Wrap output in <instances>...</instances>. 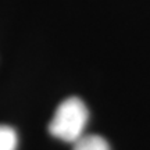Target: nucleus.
<instances>
[{"mask_svg": "<svg viewBox=\"0 0 150 150\" xmlns=\"http://www.w3.org/2000/svg\"><path fill=\"white\" fill-rule=\"evenodd\" d=\"M88 118L89 112L85 103L78 97H68L57 107L49 124V132L60 140L74 143L83 136Z\"/></svg>", "mask_w": 150, "mask_h": 150, "instance_id": "nucleus-1", "label": "nucleus"}, {"mask_svg": "<svg viewBox=\"0 0 150 150\" xmlns=\"http://www.w3.org/2000/svg\"><path fill=\"white\" fill-rule=\"evenodd\" d=\"M17 143L18 139L16 131L11 127L0 125V150H16Z\"/></svg>", "mask_w": 150, "mask_h": 150, "instance_id": "nucleus-3", "label": "nucleus"}, {"mask_svg": "<svg viewBox=\"0 0 150 150\" xmlns=\"http://www.w3.org/2000/svg\"><path fill=\"white\" fill-rule=\"evenodd\" d=\"M74 150H110V146L102 136L88 135L81 136L76 142H74Z\"/></svg>", "mask_w": 150, "mask_h": 150, "instance_id": "nucleus-2", "label": "nucleus"}]
</instances>
